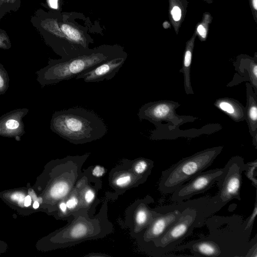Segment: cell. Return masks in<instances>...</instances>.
Wrapping results in <instances>:
<instances>
[{"label": "cell", "instance_id": "obj_21", "mask_svg": "<svg viewBox=\"0 0 257 257\" xmlns=\"http://www.w3.org/2000/svg\"><path fill=\"white\" fill-rule=\"evenodd\" d=\"M20 125L19 122L13 119H10L7 121L6 122V126L7 128L10 130H14L17 128Z\"/></svg>", "mask_w": 257, "mask_h": 257}, {"label": "cell", "instance_id": "obj_27", "mask_svg": "<svg viewBox=\"0 0 257 257\" xmlns=\"http://www.w3.org/2000/svg\"><path fill=\"white\" fill-rule=\"evenodd\" d=\"M39 203L37 201H35L33 204V207L35 209H37L39 207Z\"/></svg>", "mask_w": 257, "mask_h": 257}, {"label": "cell", "instance_id": "obj_28", "mask_svg": "<svg viewBox=\"0 0 257 257\" xmlns=\"http://www.w3.org/2000/svg\"><path fill=\"white\" fill-rule=\"evenodd\" d=\"M253 7L254 9L257 10V0H252Z\"/></svg>", "mask_w": 257, "mask_h": 257}, {"label": "cell", "instance_id": "obj_13", "mask_svg": "<svg viewBox=\"0 0 257 257\" xmlns=\"http://www.w3.org/2000/svg\"><path fill=\"white\" fill-rule=\"evenodd\" d=\"M177 107V103L172 101L150 102L140 108L138 115L140 121L147 119L155 124L163 120L172 121L176 118L175 109Z\"/></svg>", "mask_w": 257, "mask_h": 257}, {"label": "cell", "instance_id": "obj_22", "mask_svg": "<svg viewBox=\"0 0 257 257\" xmlns=\"http://www.w3.org/2000/svg\"><path fill=\"white\" fill-rule=\"evenodd\" d=\"M173 19L176 21H179L181 16V11L180 8L177 6L174 7L171 12Z\"/></svg>", "mask_w": 257, "mask_h": 257}, {"label": "cell", "instance_id": "obj_4", "mask_svg": "<svg viewBox=\"0 0 257 257\" xmlns=\"http://www.w3.org/2000/svg\"><path fill=\"white\" fill-rule=\"evenodd\" d=\"M72 218L59 229L52 237L55 248L71 247L81 242L106 237L113 231V226L107 216V201L99 212L90 216L86 208H80L71 214Z\"/></svg>", "mask_w": 257, "mask_h": 257}, {"label": "cell", "instance_id": "obj_18", "mask_svg": "<svg viewBox=\"0 0 257 257\" xmlns=\"http://www.w3.org/2000/svg\"><path fill=\"white\" fill-rule=\"evenodd\" d=\"M255 200L254 204V207L251 214L247 217L245 220H244V222L245 224V228L246 229L252 228L253 225L255 218L257 214V201H256V193L255 194Z\"/></svg>", "mask_w": 257, "mask_h": 257}, {"label": "cell", "instance_id": "obj_17", "mask_svg": "<svg viewBox=\"0 0 257 257\" xmlns=\"http://www.w3.org/2000/svg\"><path fill=\"white\" fill-rule=\"evenodd\" d=\"M256 168L257 161L255 160L245 164L244 170L245 175L251 181L252 185L256 189H257Z\"/></svg>", "mask_w": 257, "mask_h": 257}, {"label": "cell", "instance_id": "obj_10", "mask_svg": "<svg viewBox=\"0 0 257 257\" xmlns=\"http://www.w3.org/2000/svg\"><path fill=\"white\" fill-rule=\"evenodd\" d=\"M223 168L202 172L176 189L171 196L172 201L180 202L209 190L219 179Z\"/></svg>", "mask_w": 257, "mask_h": 257}, {"label": "cell", "instance_id": "obj_23", "mask_svg": "<svg viewBox=\"0 0 257 257\" xmlns=\"http://www.w3.org/2000/svg\"><path fill=\"white\" fill-rule=\"evenodd\" d=\"M245 257H257V243L249 249Z\"/></svg>", "mask_w": 257, "mask_h": 257}, {"label": "cell", "instance_id": "obj_11", "mask_svg": "<svg viewBox=\"0 0 257 257\" xmlns=\"http://www.w3.org/2000/svg\"><path fill=\"white\" fill-rule=\"evenodd\" d=\"M127 57V53L124 52L119 55L83 71L76 76L75 79H82L87 83L110 80L122 67Z\"/></svg>", "mask_w": 257, "mask_h": 257}, {"label": "cell", "instance_id": "obj_8", "mask_svg": "<svg viewBox=\"0 0 257 257\" xmlns=\"http://www.w3.org/2000/svg\"><path fill=\"white\" fill-rule=\"evenodd\" d=\"M183 202V201L155 208L159 214L144 230L134 237L139 245L141 246L151 242L166 232L179 218Z\"/></svg>", "mask_w": 257, "mask_h": 257}, {"label": "cell", "instance_id": "obj_24", "mask_svg": "<svg viewBox=\"0 0 257 257\" xmlns=\"http://www.w3.org/2000/svg\"><path fill=\"white\" fill-rule=\"evenodd\" d=\"M49 7L53 9H58L59 8V0H48Z\"/></svg>", "mask_w": 257, "mask_h": 257}, {"label": "cell", "instance_id": "obj_6", "mask_svg": "<svg viewBox=\"0 0 257 257\" xmlns=\"http://www.w3.org/2000/svg\"><path fill=\"white\" fill-rule=\"evenodd\" d=\"M222 146L208 148L183 158L162 172L159 190L162 194L172 193L186 182L209 167L221 153Z\"/></svg>", "mask_w": 257, "mask_h": 257}, {"label": "cell", "instance_id": "obj_7", "mask_svg": "<svg viewBox=\"0 0 257 257\" xmlns=\"http://www.w3.org/2000/svg\"><path fill=\"white\" fill-rule=\"evenodd\" d=\"M244 168V160L239 156L232 157L223 168V173L216 181L218 191L211 197L221 208L234 199L241 200L242 174Z\"/></svg>", "mask_w": 257, "mask_h": 257}, {"label": "cell", "instance_id": "obj_25", "mask_svg": "<svg viewBox=\"0 0 257 257\" xmlns=\"http://www.w3.org/2000/svg\"><path fill=\"white\" fill-rule=\"evenodd\" d=\"M197 31L199 34L202 36L203 38H205L206 36V31L203 26L200 25L197 28Z\"/></svg>", "mask_w": 257, "mask_h": 257}, {"label": "cell", "instance_id": "obj_14", "mask_svg": "<svg viewBox=\"0 0 257 257\" xmlns=\"http://www.w3.org/2000/svg\"><path fill=\"white\" fill-rule=\"evenodd\" d=\"M247 104L245 107V119H246L249 132L253 137V143L256 148L257 135V101L256 94L252 90L250 83L246 84Z\"/></svg>", "mask_w": 257, "mask_h": 257}, {"label": "cell", "instance_id": "obj_19", "mask_svg": "<svg viewBox=\"0 0 257 257\" xmlns=\"http://www.w3.org/2000/svg\"><path fill=\"white\" fill-rule=\"evenodd\" d=\"M90 168L91 175L96 178L101 177L105 173V168L99 165H96L93 167H90Z\"/></svg>", "mask_w": 257, "mask_h": 257}, {"label": "cell", "instance_id": "obj_1", "mask_svg": "<svg viewBox=\"0 0 257 257\" xmlns=\"http://www.w3.org/2000/svg\"><path fill=\"white\" fill-rule=\"evenodd\" d=\"M221 209L211 197L184 201L178 219L161 236L141 247L151 255L164 256L174 250L195 228L205 225L206 219Z\"/></svg>", "mask_w": 257, "mask_h": 257}, {"label": "cell", "instance_id": "obj_16", "mask_svg": "<svg viewBox=\"0 0 257 257\" xmlns=\"http://www.w3.org/2000/svg\"><path fill=\"white\" fill-rule=\"evenodd\" d=\"M126 161L132 171L137 175L148 178L154 167V161L144 158Z\"/></svg>", "mask_w": 257, "mask_h": 257}, {"label": "cell", "instance_id": "obj_15", "mask_svg": "<svg viewBox=\"0 0 257 257\" xmlns=\"http://www.w3.org/2000/svg\"><path fill=\"white\" fill-rule=\"evenodd\" d=\"M215 105L236 122L245 119V107L233 99L220 98L215 102Z\"/></svg>", "mask_w": 257, "mask_h": 257}, {"label": "cell", "instance_id": "obj_9", "mask_svg": "<svg viewBox=\"0 0 257 257\" xmlns=\"http://www.w3.org/2000/svg\"><path fill=\"white\" fill-rule=\"evenodd\" d=\"M153 198L147 195L138 199L132 204L125 212V225L134 237L144 230L159 212L151 208L150 204L154 202Z\"/></svg>", "mask_w": 257, "mask_h": 257}, {"label": "cell", "instance_id": "obj_20", "mask_svg": "<svg viewBox=\"0 0 257 257\" xmlns=\"http://www.w3.org/2000/svg\"><path fill=\"white\" fill-rule=\"evenodd\" d=\"M11 198L13 201H16L21 206L23 207L25 206V194L19 192L15 193L11 195Z\"/></svg>", "mask_w": 257, "mask_h": 257}, {"label": "cell", "instance_id": "obj_12", "mask_svg": "<svg viewBox=\"0 0 257 257\" xmlns=\"http://www.w3.org/2000/svg\"><path fill=\"white\" fill-rule=\"evenodd\" d=\"M121 163L113 168L109 175V185L119 195L144 183L147 179L136 175L130 168L126 159Z\"/></svg>", "mask_w": 257, "mask_h": 257}, {"label": "cell", "instance_id": "obj_3", "mask_svg": "<svg viewBox=\"0 0 257 257\" xmlns=\"http://www.w3.org/2000/svg\"><path fill=\"white\" fill-rule=\"evenodd\" d=\"M51 129L63 139L78 145L100 139L107 133L103 120L93 111L76 107L53 114Z\"/></svg>", "mask_w": 257, "mask_h": 257}, {"label": "cell", "instance_id": "obj_5", "mask_svg": "<svg viewBox=\"0 0 257 257\" xmlns=\"http://www.w3.org/2000/svg\"><path fill=\"white\" fill-rule=\"evenodd\" d=\"M124 52L119 46H101L71 58L50 59L48 65L40 71V82L45 85L75 78L83 71Z\"/></svg>", "mask_w": 257, "mask_h": 257}, {"label": "cell", "instance_id": "obj_2", "mask_svg": "<svg viewBox=\"0 0 257 257\" xmlns=\"http://www.w3.org/2000/svg\"><path fill=\"white\" fill-rule=\"evenodd\" d=\"M209 235L202 237L212 247L214 257H245L257 243V235L250 240L252 228H245L243 217L233 214L211 215L205 221Z\"/></svg>", "mask_w": 257, "mask_h": 257}, {"label": "cell", "instance_id": "obj_26", "mask_svg": "<svg viewBox=\"0 0 257 257\" xmlns=\"http://www.w3.org/2000/svg\"><path fill=\"white\" fill-rule=\"evenodd\" d=\"M31 196L28 195L25 197L24 201V205L26 207H28L31 205Z\"/></svg>", "mask_w": 257, "mask_h": 257}]
</instances>
